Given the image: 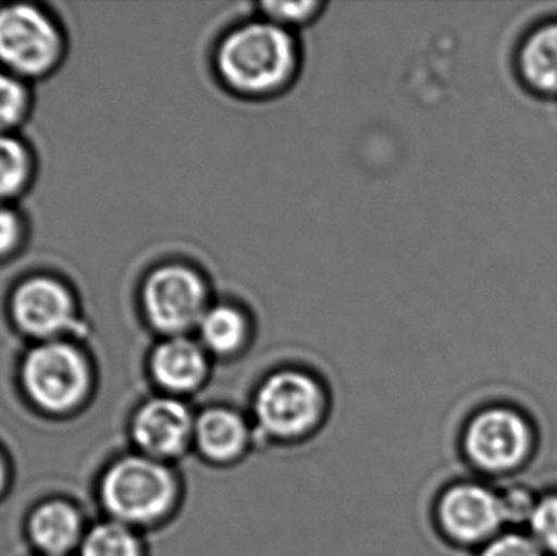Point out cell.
Masks as SVG:
<instances>
[{
    "mask_svg": "<svg viewBox=\"0 0 557 556\" xmlns=\"http://www.w3.org/2000/svg\"><path fill=\"white\" fill-rule=\"evenodd\" d=\"M298 65L300 51L290 29L263 16L232 28L215 49L222 84L247 98L281 94L294 82Z\"/></svg>",
    "mask_w": 557,
    "mask_h": 556,
    "instance_id": "6da1fadb",
    "label": "cell"
},
{
    "mask_svg": "<svg viewBox=\"0 0 557 556\" xmlns=\"http://www.w3.org/2000/svg\"><path fill=\"white\" fill-rule=\"evenodd\" d=\"M100 498L113 521L129 528L150 524L172 506L175 482L159 460L124 457L104 472Z\"/></svg>",
    "mask_w": 557,
    "mask_h": 556,
    "instance_id": "7a4b0ae2",
    "label": "cell"
},
{
    "mask_svg": "<svg viewBox=\"0 0 557 556\" xmlns=\"http://www.w3.org/2000/svg\"><path fill=\"white\" fill-rule=\"evenodd\" d=\"M465 454L480 472L509 477L530 462L536 449V431L522 411L493 405L474 415L463 437Z\"/></svg>",
    "mask_w": 557,
    "mask_h": 556,
    "instance_id": "3957f363",
    "label": "cell"
},
{
    "mask_svg": "<svg viewBox=\"0 0 557 556\" xmlns=\"http://www.w3.org/2000/svg\"><path fill=\"white\" fill-rule=\"evenodd\" d=\"M211 306L208 280L191 264H162L144 283V313L150 325L166 338L198 330Z\"/></svg>",
    "mask_w": 557,
    "mask_h": 556,
    "instance_id": "277c9868",
    "label": "cell"
},
{
    "mask_svg": "<svg viewBox=\"0 0 557 556\" xmlns=\"http://www.w3.org/2000/svg\"><path fill=\"white\" fill-rule=\"evenodd\" d=\"M23 387L36 407L65 413L84 401L90 371L82 353L61 342H46L28 353L22 369Z\"/></svg>",
    "mask_w": 557,
    "mask_h": 556,
    "instance_id": "5b68a950",
    "label": "cell"
},
{
    "mask_svg": "<svg viewBox=\"0 0 557 556\" xmlns=\"http://www.w3.org/2000/svg\"><path fill=\"white\" fill-rule=\"evenodd\" d=\"M323 407V394L313 378L298 371L271 375L257 395V417L274 436L290 437L310 430Z\"/></svg>",
    "mask_w": 557,
    "mask_h": 556,
    "instance_id": "8992f818",
    "label": "cell"
},
{
    "mask_svg": "<svg viewBox=\"0 0 557 556\" xmlns=\"http://www.w3.org/2000/svg\"><path fill=\"white\" fill-rule=\"evenodd\" d=\"M438 516L445 532L465 545L484 547L509 526L500 492L478 482L448 489L442 496Z\"/></svg>",
    "mask_w": 557,
    "mask_h": 556,
    "instance_id": "52a82bcc",
    "label": "cell"
},
{
    "mask_svg": "<svg viewBox=\"0 0 557 556\" xmlns=\"http://www.w3.org/2000/svg\"><path fill=\"white\" fill-rule=\"evenodd\" d=\"M59 35L45 13L29 5L0 9V62L18 74H41L58 59Z\"/></svg>",
    "mask_w": 557,
    "mask_h": 556,
    "instance_id": "ba28073f",
    "label": "cell"
},
{
    "mask_svg": "<svg viewBox=\"0 0 557 556\" xmlns=\"http://www.w3.org/2000/svg\"><path fill=\"white\" fill-rule=\"evenodd\" d=\"M191 411L185 404L170 397L153 398L137 410L133 437L150 459L175 457L185 450L195 436Z\"/></svg>",
    "mask_w": 557,
    "mask_h": 556,
    "instance_id": "9c48e42d",
    "label": "cell"
},
{
    "mask_svg": "<svg viewBox=\"0 0 557 556\" xmlns=\"http://www.w3.org/2000/svg\"><path fill=\"white\" fill-rule=\"evenodd\" d=\"M12 309L20 329L38 338H52L65 332L74 317L67 291L48 277L22 284L13 296Z\"/></svg>",
    "mask_w": 557,
    "mask_h": 556,
    "instance_id": "30bf717a",
    "label": "cell"
},
{
    "mask_svg": "<svg viewBox=\"0 0 557 556\" xmlns=\"http://www.w3.org/2000/svg\"><path fill=\"white\" fill-rule=\"evenodd\" d=\"M513 69L522 87L540 98H557V16L540 20L517 42Z\"/></svg>",
    "mask_w": 557,
    "mask_h": 556,
    "instance_id": "8fae6325",
    "label": "cell"
},
{
    "mask_svg": "<svg viewBox=\"0 0 557 556\" xmlns=\"http://www.w3.org/2000/svg\"><path fill=\"white\" fill-rule=\"evenodd\" d=\"M150 371L160 387L173 394L195 391L209 371L208 351L188 336L163 339L150 358Z\"/></svg>",
    "mask_w": 557,
    "mask_h": 556,
    "instance_id": "7c38bea8",
    "label": "cell"
},
{
    "mask_svg": "<svg viewBox=\"0 0 557 556\" xmlns=\"http://www.w3.org/2000/svg\"><path fill=\"white\" fill-rule=\"evenodd\" d=\"M85 532L81 511L62 499H49L33 509L28 535L42 556H65L81 548Z\"/></svg>",
    "mask_w": 557,
    "mask_h": 556,
    "instance_id": "4fadbf2b",
    "label": "cell"
},
{
    "mask_svg": "<svg viewBox=\"0 0 557 556\" xmlns=\"http://www.w3.org/2000/svg\"><path fill=\"white\" fill-rule=\"evenodd\" d=\"M250 319L234 304H212L199 323V343L206 351L231 356L240 351L250 338Z\"/></svg>",
    "mask_w": 557,
    "mask_h": 556,
    "instance_id": "5bb4252c",
    "label": "cell"
},
{
    "mask_svg": "<svg viewBox=\"0 0 557 556\" xmlns=\"http://www.w3.org/2000/svg\"><path fill=\"white\" fill-rule=\"evenodd\" d=\"M247 437L245 421L224 408L206 411L195 424L196 443L201 453L211 459H234L244 450Z\"/></svg>",
    "mask_w": 557,
    "mask_h": 556,
    "instance_id": "9a60e30c",
    "label": "cell"
},
{
    "mask_svg": "<svg viewBox=\"0 0 557 556\" xmlns=\"http://www.w3.org/2000/svg\"><path fill=\"white\" fill-rule=\"evenodd\" d=\"M81 556H140L139 539L133 528L121 522H101L85 534L82 541Z\"/></svg>",
    "mask_w": 557,
    "mask_h": 556,
    "instance_id": "2e32d148",
    "label": "cell"
},
{
    "mask_svg": "<svg viewBox=\"0 0 557 556\" xmlns=\"http://www.w3.org/2000/svg\"><path fill=\"white\" fill-rule=\"evenodd\" d=\"M527 528V534L546 555L557 556V492L539 496Z\"/></svg>",
    "mask_w": 557,
    "mask_h": 556,
    "instance_id": "e0dca14e",
    "label": "cell"
},
{
    "mask_svg": "<svg viewBox=\"0 0 557 556\" xmlns=\"http://www.w3.org/2000/svg\"><path fill=\"white\" fill-rule=\"evenodd\" d=\"M28 173V157L16 140L0 136V201L22 188Z\"/></svg>",
    "mask_w": 557,
    "mask_h": 556,
    "instance_id": "ac0fdd59",
    "label": "cell"
},
{
    "mask_svg": "<svg viewBox=\"0 0 557 556\" xmlns=\"http://www.w3.org/2000/svg\"><path fill=\"white\" fill-rule=\"evenodd\" d=\"M323 7L321 2H263L260 9L263 18L292 32V28L313 22Z\"/></svg>",
    "mask_w": 557,
    "mask_h": 556,
    "instance_id": "d6986e66",
    "label": "cell"
},
{
    "mask_svg": "<svg viewBox=\"0 0 557 556\" xmlns=\"http://www.w3.org/2000/svg\"><path fill=\"white\" fill-rule=\"evenodd\" d=\"M478 556H548L525 532L506 531L481 547Z\"/></svg>",
    "mask_w": 557,
    "mask_h": 556,
    "instance_id": "ffe728a7",
    "label": "cell"
},
{
    "mask_svg": "<svg viewBox=\"0 0 557 556\" xmlns=\"http://www.w3.org/2000/svg\"><path fill=\"white\" fill-rule=\"evenodd\" d=\"M25 108V90L12 75L0 72V131L12 126Z\"/></svg>",
    "mask_w": 557,
    "mask_h": 556,
    "instance_id": "44dd1931",
    "label": "cell"
},
{
    "mask_svg": "<svg viewBox=\"0 0 557 556\" xmlns=\"http://www.w3.org/2000/svg\"><path fill=\"white\" fill-rule=\"evenodd\" d=\"M503 496L504 511H506L507 524H527L539 496L533 495L532 490L525 486H510Z\"/></svg>",
    "mask_w": 557,
    "mask_h": 556,
    "instance_id": "7402d4cb",
    "label": "cell"
},
{
    "mask_svg": "<svg viewBox=\"0 0 557 556\" xmlns=\"http://www.w3.org/2000/svg\"><path fill=\"white\" fill-rule=\"evenodd\" d=\"M20 224L9 209L0 208V255L9 251L18 240Z\"/></svg>",
    "mask_w": 557,
    "mask_h": 556,
    "instance_id": "603a6c76",
    "label": "cell"
},
{
    "mask_svg": "<svg viewBox=\"0 0 557 556\" xmlns=\"http://www.w3.org/2000/svg\"><path fill=\"white\" fill-rule=\"evenodd\" d=\"M7 480H9V470H7L5 459H3L2 454H0V496L5 493Z\"/></svg>",
    "mask_w": 557,
    "mask_h": 556,
    "instance_id": "cb8c5ba5",
    "label": "cell"
}]
</instances>
